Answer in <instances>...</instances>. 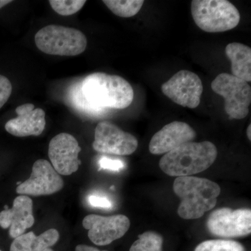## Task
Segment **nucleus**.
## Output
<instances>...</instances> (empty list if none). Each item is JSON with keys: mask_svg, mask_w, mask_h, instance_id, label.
Masks as SVG:
<instances>
[{"mask_svg": "<svg viewBox=\"0 0 251 251\" xmlns=\"http://www.w3.org/2000/svg\"><path fill=\"white\" fill-rule=\"evenodd\" d=\"M173 190L181 200L177 213L186 220L198 219L215 207L221 193L219 185L204 178L179 176Z\"/></svg>", "mask_w": 251, "mask_h": 251, "instance_id": "f257e3e1", "label": "nucleus"}, {"mask_svg": "<svg viewBox=\"0 0 251 251\" xmlns=\"http://www.w3.org/2000/svg\"><path fill=\"white\" fill-rule=\"evenodd\" d=\"M85 98L100 108L122 110L130 106L134 92L128 81L117 75L97 72L82 80Z\"/></svg>", "mask_w": 251, "mask_h": 251, "instance_id": "f03ea898", "label": "nucleus"}, {"mask_svg": "<svg viewBox=\"0 0 251 251\" xmlns=\"http://www.w3.org/2000/svg\"><path fill=\"white\" fill-rule=\"evenodd\" d=\"M217 154V149L211 142H190L164 154L159 167L169 176H191L207 170L215 162Z\"/></svg>", "mask_w": 251, "mask_h": 251, "instance_id": "7ed1b4c3", "label": "nucleus"}, {"mask_svg": "<svg viewBox=\"0 0 251 251\" xmlns=\"http://www.w3.org/2000/svg\"><path fill=\"white\" fill-rule=\"evenodd\" d=\"M191 14L198 27L209 33L234 29L241 18L237 8L227 0H193Z\"/></svg>", "mask_w": 251, "mask_h": 251, "instance_id": "20e7f679", "label": "nucleus"}, {"mask_svg": "<svg viewBox=\"0 0 251 251\" xmlns=\"http://www.w3.org/2000/svg\"><path fill=\"white\" fill-rule=\"evenodd\" d=\"M34 41L41 52L51 55H78L87 45V38L82 31L56 25H50L38 31Z\"/></svg>", "mask_w": 251, "mask_h": 251, "instance_id": "39448f33", "label": "nucleus"}, {"mask_svg": "<svg viewBox=\"0 0 251 251\" xmlns=\"http://www.w3.org/2000/svg\"><path fill=\"white\" fill-rule=\"evenodd\" d=\"M211 89L225 99V110L236 120L247 116L251 103V87L247 82L232 74H219L211 82Z\"/></svg>", "mask_w": 251, "mask_h": 251, "instance_id": "423d86ee", "label": "nucleus"}, {"mask_svg": "<svg viewBox=\"0 0 251 251\" xmlns=\"http://www.w3.org/2000/svg\"><path fill=\"white\" fill-rule=\"evenodd\" d=\"M209 232L221 237H239L251 232V211L221 208L212 211L206 223Z\"/></svg>", "mask_w": 251, "mask_h": 251, "instance_id": "0eeeda50", "label": "nucleus"}, {"mask_svg": "<svg viewBox=\"0 0 251 251\" xmlns=\"http://www.w3.org/2000/svg\"><path fill=\"white\" fill-rule=\"evenodd\" d=\"M162 92L173 102L191 109L197 108L203 92L202 80L197 74L181 70L161 87Z\"/></svg>", "mask_w": 251, "mask_h": 251, "instance_id": "6e6552de", "label": "nucleus"}, {"mask_svg": "<svg viewBox=\"0 0 251 251\" xmlns=\"http://www.w3.org/2000/svg\"><path fill=\"white\" fill-rule=\"evenodd\" d=\"M138 146V141L134 135L110 122H101L96 127L92 147L99 153L128 156L134 153Z\"/></svg>", "mask_w": 251, "mask_h": 251, "instance_id": "1a4fd4ad", "label": "nucleus"}, {"mask_svg": "<svg viewBox=\"0 0 251 251\" xmlns=\"http://www.w3.org/2000/svg\"><path fill=\"white\" fill-rule=\"evenodd\" d=\"M84 228L88 229V237L97 246H106L123 237L130 228L127 216L117 214L103 216L90 214L82 221Z\"/></svg>", "mask_w": 251, "mask_h": 251, "instance_id": "9d476101", "label": "nucleus"}, {"mask_svg": "<svg viewBox=\"0 0 251 251\" xmlns=\"http://www.w3.org/2000/svg\"><path fill=\"white\" fill-rule=\"evenodd\" d=\"M64 186L62 176L49 161L37 160L34 163L29 179L18 185L16 192L21 196H49L59 192Z\"/></svg>", "mask_w": 251, "mask_h": 251, "instance_id": "9b49d317", "label": "nucleus"}, {"mask_svg": "<svg viewBox=\"0 0 251 251\" xmlns=\"http://www.w3.org/2000/svg\"><path fill=\"white\" fill-rule=\"evenodd\" d=\"M80 151L78 142L73 135L67 133H59L49 143V156L51 165L59 175H72L80 166L78 155Z\"/></svg>", "mask_w": 251, "mask_h": 251, "instance_id": "f8f14e48", "label": "nucleus"}, {"mask_svg": "<svg viewBox=\"0 0 251 251\" xmlns=\"http://www.w3.org/2000/svg\"><path fill=\"white\" fill-rule=\"evenodd\" d=\"M196 136V132L188 124L173 122L153 135L149 150L152 154H166L185 143L193 142Z\"/></svg>", "mask_w": 251, "mask_h": 251, "instance_id": "ddd939ff", "label": "nucleus"}, {"mask_svg": "<svg viewBox=\"0 0 251 251\" xmlns=\"http://www.w3.org/2000/svg\"><path fill=\"white\" fill-rule=\"evenodd\" d=\"M17 117L5 125V129L16 137L39 136L46 127L45 111L34 108V104L25 103L16 109Z\"/></svg>", "mask_w": 251, "mask_h": 251, "instance_id": "4468645a", "label": "nucleus"}, {"mask_svg": "<svg viewBox=\"0 0 251 251\" xmlns=\"http://www.w3.org/2000/svg\"><path fill=\"white\" fill-rule=\"evenodd\" d=\"M34 221L33 202L29 196H18L15 198L11 209L7 208L0 212V227L9 228L10 237L14 239L25 234Z\"/></svg>", "mask_w": 251, "mask_h": 251, "instance_id": "2eb2a0df", "label": "nucleus"}, {"mask_svg": "<svg viewBox=\"0 0 251 251\" xmlns=\"http://www.w3.org/2000/svg\"><path fill=\"white\" fill-rule=\"evenodd\" d=\"M59 239V232L55 229H48L39 236L29 232L15 238L10 251H44L53 247Z\"/></svg>", "mask_w": 251, "mask_h": 251, "instance_id": "dca6fc26", "label": "nucleus"}, {"mask_svg": "<svg viewBox=\"0 0 251 251\" xmlns=\"http://www.w3.org/2000/svg\"><path fill=\"white\" fill-rule=\"evenodd\" d=\"M226 54L231 62L232 75L251 82V49L241 43H230L226 48Z\"/></svg>", "mask_w": 251, "mask_h": 251, "instance_id": "f3484780", "label": "nucleus"}, {"mask_svg": "<svg viewBox=\"0 0 251 251\" xmlns=\"http://www.w3.org/2000/svg\"><path fill=\"white\" fill-rule=\"evenodd\" d=\"M66 100L74 110L86 116L102 117L108 112L106 109L94 105L85 98L82 93V81H77L68 89Z\"/></svg>", "mask_w": 251, "mask_h": 251, "instance_id": "a211bd4d", "label": "nucleus"}, {"mask_svg": "<svg viewBox=\"0 0 251 251\" xmlns=\"http://www.w3.org/2000/svg\"><path fill=\"white\" fill-rule=\"evenodd\" d=\"M103 2L119 17L130 18L139 12L145 1L143 0H104Z\"/></svg>", "mask_w": 251, "mask_h": 251, "instance_id": "6ab92c4d", "label": "nucleus"}, {"mask_svg": "<svg viewBox=\"0 0 251 251\" xmlns=\"http://www.w3.org/2000/svg\"><path fill=\"white\" fill-rule=\"evenodd\" d=\"M163 238L158 232L148 231L138 236L129 251H163Z\"/></svg>", "mask_w": 251, "mask_h": 251, "instance_id": "aec40b11", "label": "nucleus"}, {"mask_svg": "<svg viewBox=\"0 0 251 251\" xmlns=\"http://www.w3.org/2000/svg\"><path fill=\"white\" fill-rule=\"evenodd\" d=\"M195 251H245V249L235 241L214 239L201 243Z\"/></svg>", "mask_w": 251, "mask_h": 251, "instance_id": "412c9836", "label": "nucleus"}, {"mask_svg": "<svg viewBox=\"0 0 251 251\" xmlns=\"http://www.w3.org/2000/svg\"><path fill=\"white\" fill-rule=\"evenodd\" d=\"M52 9L57 14L63 16H72L76 14L85 4V0H50L49 1Z\"/></svg>", "mask_w": 251, "mask_h": 251, "instance_id": "4be33fe9", "label": "nucleus"}, {"mask_svg": "<svg viewBox=\"0 0 251 251\" xmlns=\"http://www.w3.org/2000/svg\"><path fill=\"white\" fill-rule=\"evenodd\" d=\"M12 85L7 77L0 75V109L4 106L12 93Z\"/></svg>", "mask_w": 251, "mask_h": 251, "instance_id": "5701e85b", "label": "nucleus"}, {"mask_svg": "<svg viewBox=\"0 0 251 251\" xmlns=\"http://www.w3.org/2000/svg\"><path fill=\"white\" fill-rule=\"evenodd\" d=\"M99 164L102 169L112 171H120L125 167L123 161L119 159H112L107 157H102L99 161Z\"/></svg>", "mask_w": 251, "mask_h": 251, "instance_id": "b1692460", "label": "nucleus"}, {"mask_svg": "<svg viewBox=\"0 0 251 251\" xmlns=\"http://www.w3.org/2000/svg\"><path fill=\"white\" fill-rule=\"evenodd\" d=\"M87 201L90 205L93 206L94 207L105 208V209L112 207L111 201L103 196L91 195L89 196Z\"/></svg>", "mask_w": 251, "mask_h": 251, "instance_id": "393cba45", "label": "nucleus"}, {"mask_svg": "<svg viewBox=\"0 0 251 251\" xmlns=\"http://www.w3.org/2000/svg\"><path fill=\"white\" fill-rule=\"evenodd\" d=\"M75 251H100L97 248L90 247V246L85 245V244H80L75 247Z\"/></svg>", "mask_w": 251, "mask_h": 251, "instance_id": "a878e982", "label": "nucleus"}, {"mask_svg": "<svg viewBox=\"0 0 251 251\" xmlns=\"http://www.w3.org/2000/svg\"><path fill=\"white\" fill-rule=\"evenodd\" d=\"M11 2H12V1H11V0H0V9Z\"/></svg>", "mask_w": 251, "mask_h": 251, "instance_id": "bb28decb", "label": "nucleus"}, {"mask_svg": "<svg viewBox=\"0 0 251 251\" xmlns=\"http://www.w3.org/2000/svg\"><path fill=\"white\" fill-rule=\"evenodd\" d=\"M247 134L249 140H251V125H249L247 128Z\"/></svg>", "mask_w": 251, "mask_h": 251, "instance_id": "cd10ccee", "label": "nucleus"}, {"mask_svg": "<svg viewBox=\"0 0 251 251\" xmlns=\"http://www.w3.org/2000/svg\"><path fill=\"white\" fill-rule=\"evenodd\" d=\"M44 251H54L52 250V249H46V250Z\"/></svg>", "mask_w": 251, "mask_h": 251, "instance_id": "c85d7f7f", "label": "nucleus"}, {"mask_svg": "<svg viewBox=\"0 0 251 251\" xmlns=\"http://www.w3.org/2000/svg\"><path fill=\"white\" fill-rule=\"evenodd\" d=\"M0 251H1V250H0Z\"/></svg>", "mask_w": 251, "mask_h": 251, "instance_id": "c756f323", "label": "nucleus"}]
</instances>
